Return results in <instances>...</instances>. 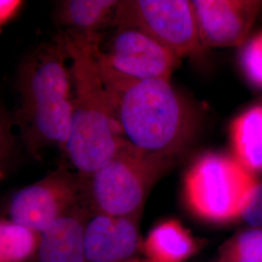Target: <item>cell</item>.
Returning <instances> with one entry per match:
<instances>
[{
	"instance_id": "e0dca14e",
	"label": "cell",
	"mask_w": 262,
	"mask_h": 262,
	"mask_svg": "<svg viewBox=\"0 0 262 262\" xmlns=\"http://www.w3.org/2000/svg\"><path fill=\"white\" fill-rule=\"evenodd\" d=\"M214 262H262V228L251 227L230 237Z\"/></svg>"
},
{
	"instance_id": "8fae6325",
	"label": "cell",
	"mask_w": 262,
	"mask_h": 262,
	"mask_svg": "<svg viewBox=\"0 0 262 262\" xmlns=\"http://www.w3.org/2000/svg\"><path fill=\"white\" fill-rule=\"evenodd\" d=\"M74 106L72 98L48 99L19 112L24 138L33 150L45 145H58L66 150L73 127Z\"/></svg>"
},
{
	"instance_id": "2e32d148",
	"label": "cell",
	"mask_w": 262,
	"mask_h": 262,
	"mask_svg": "<svg viewBox=\"0 0 262 262\" xmlns=\"http://www.w3.org/2000/svg\"><path fill=\"white\" fill-rule=\"evenodd\" d=\"M41 233L11 220L0 223V262H29L37 257Z\"/></svg>"
},
{
	"instance_id": "7a4b0ae2",
	"label": "cell",
	"mask_w": 262,
	"mask_h": 262,
	"mask_svg": "<svg viewBox=\"0 0 262 262\" xmlns=\"http://www.w3.org/2000/svg\"><path fill=\"white\" fill-rule=\"evenodd\" d=\"M71 59L73 127L66 151L78 171L88 180L127 145L113 119L111 104L94 54L100 34L73 30L62 35Z\"/></svg>"
},
{
	"instance_id": "5b68a950",
	"label": "cell",
	"mask_w": 262,
	"mask_h": 262,
	"mask_svg": "<svg viewBox=\"0 0 262 262\" xmlns=\"http://www.w3.org/2000/svg\"><path fill=\"white\" fill-rule=\"evenodd\" d=\"M114 27L138 28L179 58L199 56L204 46L192 1H120Z\"/></svg>"
},
{
	"instance_id": "44dd1931",
	"label": "cell",
	"mask_w": 262,
	"mask_h": 262,
	"mask_svg": "<svg viewBox=\"0 0 262 262\" xmlns=\"http://www.w3.org/2000/svg\"><path fill=\"white\" fill-rule=\"evenodd\" d=\"M126 262H150L149 261V260H147V261H145V260H138V259H136V260H135V259H132V260H128V261H126Z\"/></svg>"
},
{
	"instance_id": "6da1fadb",
	"label": "cell",
	"mask_w": 262,
	"mask_h": 262,
	"mask_svg": "<svg viewBox=\"0 0 262 262\" xmlns=\"http://www.w3.org/2000/svg\"><path fill=\"white\" fill-rule=\"evenodd\" d=\"M104 84L114 122L132 149L174 162L189 149L199 127L198 113L169 81Z\"/></svg>"
},
{
	"instance_id": "8992f818",
	"label": "cell",
	"mask_w": 262,
	"mask_h": 262,
	"mask_svg": "<svg viewBox=\"0 0 262 262\" xmlns=\"http://www.w3.org/2000/svg\"><path fill=\"white\" fill-rule=\"evenodd\" d=\"M100 42L99 38L94 54L105 83L169 81L181 63V58L138 28H117L105 50Z\"/></svg>"
},
{
	"instance_id": "3957f363",
	"label": "cell",
	"mask_w": 262,
	"mask_h": 262,
	"mask_svg": "<svg viewBox=\"0 0 262 262\" xmlns=\"http://www.w3.org/2000/svg\"><path fill=\"white\" fill-rule=\"evenodd\" d=\"M257 181L253 172L232 157L207 152L192 163L184 178V197L190 212L212 224L241 217Z\"/></svg>"
},
{
	"instance_id": "4fadbf2b",
	"label": "cell",
	"mask_w": 262,
	"mask_h": 262,
	"mask_svg": "<svg viewBox=\"0 0 262 262\" xmlns=\"http://www.w3.org/2000/svg\"><path fill=\"white\" fill-rule=\"evenodd\" d=\"M199 243L178 220L169 219L154 226L143 249L150 262H187L198 252Z\"/></svg>"
},
{
	"instance_id": "d6986e66",
	"label": "cell",
	"mask_w": 262,
	"mask_h": 262,
	"mask_svg": "<svg viewBox=\"0 0 262 262\" xmlns=\"http://www.w3.org/2000/svg\"><path fill=\"white\" fill-rule=\"evenodd\" d=\"M241 219L251 227L262 228V183L254 187L247 199Z\"/></svg>"
},
{
	"instance_id": "7c38bea8",
	"label": "cell",
	"mask_w": 262,
	"mask_h": 262,
	"mask_svg": "<svg viewBox=\"0 0 262 262\" xmlns=\"http://www.w3.org/2000/svg\"><path fill=\"white\" fill-rule=\"evenodd\" d=\"M90 215L80 204L50 225L41 233L36 262H88L84 237Z\"/></svg>"
},
{
	"instance_id": "9c48e42d",
	"label": "cell",
	"mask_w": 262,
	"mask_h": 262,
	"mask_svg": "<svg viewBox=\"0 0 262 262\" xmlns=\"http://www.w3.org/2000/svg\"><path fill=\"white\" fill-rule=\"evenodd\" d=\"M200 38L207 47H231L247 37L261 11L260 1H192Z\"/></svg>"
},
{
	"instance_id": "ac0fdd59",
	"label": "cell",
	"mask_w": 262,
	"mask_h": 262,
	"mask_svg": "<svg viewBox=\"0 0 262 262\" xmlns=\"http://www.w3.org/2000/svg\"><path fill=\"white\" fill-rule=\"evenodd\" d=\"M241 61L249 80L262 89V33L246 46Z\"/></svg>"
},
{
	"instance_id": "277c9868",
	"label": "cell",
	"mask_w": 262,
	"mask_h": 262,
	"mask_svg": "<svg viewBox=\"0 0 262 262\" xmlns=\"http://www.w3.org/2000/svg\"><path fill=\"white\" fill-rule=\"evenodd\" d=\"M176 162L143 155L125 145L88 179L95 212L107 215L141 214L152 186Z\"/></svg>"
},
{
	"instance_id": "ffe728a7",
	"label": "cell",
	"mask_w": 262,
	"mask_h": 262,
	"mask_svg": "<svg viewBox=\"0 0 262 262\" xmlns=\"http://www.w3.org/2000/svg\"><path fill=\"white\" fill-rule=\"evenodd\" d=\"M21 4H23V2L19 0H1L0 1L1 25L7 23L9 19H12L19 11Z\"/></svg>"
},
{
	"instance_id": "52a82bcc",
	"label": "cell",
	"mask_w": 262,
	"mask_h": 262,
	"mask_svg": "<svg viewBox=\"0 0 262 262\" xmlns=\"http://www.w3.org/2000/svg\"><path fill=\"white\" fill-rule=\"evenodd\" d=\"M83 179L66 168L21 188L11 199L10 220L42 233L56 220L80 205Z\"/></svg>"
},
{
	"instance_id": "5bb4252c",
	"label": "cell",
	"mask_w": 262,
	"mask_h": 262,
	"mask_svg": "<svg viewBox=\"0 0 262 262\" xmlns=\"http://www.w3.org/2000/svg\"><path fill=\"white\" fill-rule=\"evenodd\" d=\"M120 1L116 0H67L57 10L58 21L69 30L96 35L109 26L114 27Z\"/></svg>"
},
{
	"instance_id": "9a60e30c",
	"label": "cell",
	"mask_w": 262,
	"mask_h": 262,
	"mask_svg": "<svg viewBox=\"0 0 262 262\" xmlns=\"http://www.w3.org/2000/svg\"><path fill=\"white\" fill-rule=\"evenodd\" d=\"M234 158L251 172L262 171V105L238 116L230 125Z\"/></svg>"
},
{
	"instance_id": "30bf717a",
	"label": "cell",
	"mask_w": 262,
	"mask_h": 262,
	"mask_svg": "<svg viewBox=\"0 0 262 262\" xmlns=\"http://www.w3.org/2000/svg\"><path fill=\"white\" fill-rule=\"evenodd\" d=\"M136 215H111L95 212L84 228V252L88 262H126L141 246Z\"/></svg>"
},
{
	"instance_id": "ba28073f",
	"label": "cell",
	"mask_w": 262,
	"mask_h": 262,
	"mask_svg": "<svg viewBox=\"0 0 262 262\" xmlns=\"http://www.w3.org/2000/svg\"><path fill=\"white\" fill-rule=\"evenodd\" d=\"M66 58L69 56L62 35L28 56L19 74V112L48 99L71 98L72 77Z\"/></svg>"
}]
</instances>
